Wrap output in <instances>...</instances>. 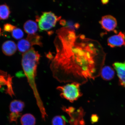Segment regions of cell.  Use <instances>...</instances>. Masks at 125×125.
<instances>
[{"instance_id":"obj_1","label":"cell","mask_w":125,"mask_h":125,"mask_svg":"<svg viewBox=\"0 0 125 125\" xmlns=\"http://www.w3.org/2000/svg\"><path fill=\"white\" fill-rule=\"evenodd\" d=\"M57 34L56 53L50 65L55 79L61 83L82 85L100 75L106 54L98 42L76 35L74 31L66 27Z\"/></svg>"},{"instance_id":"obj_2","label":"cell","mask_w":125,"mask_h":125,"mask_svg":"<svg viewBox=\"0 0 125 125\" xmlns=\"http://www.w3.org/2000/svg\"><path fill=\"white\" fill-rule=\"evenodd\" d=\"M40 58V55L38 52L32 47L23 54L21 65L28 82L33 92L37 105L41 112L42 118L45 121L46 117L48 115L37 90L35 81L37 65Z\"/></svg>"},{"instance_id":"obj_3","label":"cell","mask_w":125,"mask_h":125,"mask_svg":"<svg viewBox=\"0 0 125 125\" xmlns=\"http://www.w3.org/2000/svg\"><path fill=\"white\" fill-rule=\"evenodd\" d=\"M80 84L76 82L71 83L66 85L59 86L57 89L61 92L60 96L73 103L82 96V94L81 92Z\"/></svg>"},{"instance_id":"obj_4","label":"cell","mask_w":125,"mask_h":125,"mask_svg":"<svg viewBox=\"0 0 125 125\" xmlns=\"http://www.w3.org/2000/svg\"><path fill=\"white\" fill-rule=\"evenodd\" d=\"M61 18L52 12H43L40 17H37L36 20L40 30L46 31L54 27Z\"/></svg>"},{"instance_id":"obj_5","label":"cell","mask_w":125,"mask_h":125,"mask_svg":"<svg viewBox=\"0 0 125 125\" xmlns=\"http://www.w3.org/2000/svg\"><path fill=\"white\" fill-rule=\"evenodd\" d=\"M62 109L69 115L70 117L69 122L70 125H85L83 117L85 112L82 107L76 110L72 107L67 108L63 106Z\"/></svg>"},{"instance_id":"obj_6","label":"cell","mask_w":125,"mask_h":125,"mask_svg":"<svg viewBox=\"0 0 125 125\" xmlns=\"http://www.w3.org/2000/svg\"><path fill=\"white\" fill-rule=\"evenodd\" d=\"M100 23L103 29L108 32L115 30L117 25L116 18L110 15L103 17Z\"/></svg>"},{"instance_id":"obj_7","label":"cell","mask_w":125,"mask_h":125,"mask_svg":"<svg viewBox=\"0 0 125 125\" xmlns=\"http://www.w3.org/2000/svg\"><path fill=\"white\" fill-rule=\"evenodd\" d=\"M107 42L108 45L111 48L125 46V31H120L116 35L109 37Z\"/></svg>"},{"instance_id":"obj_8","label":"cell","mask_w":125,"mask_h":125,"mask_svg":"<svg viewBox=\"0 0 125 125\" xmlns=\"http://www.w3.org/2000/svg\"><path fill=\"white\" fill-rule=\"evenodd\" d=\"M113 66L116 72L120 85L125 88V61L123 62H115Z\"/></svg>"},{"instance_id":"obj_9","label":"cell","mask_w":125,"mask_h":125,"mask_svg":"<svg viewBox=\"0 0 125 125\" xmlns=\"http://www.w3.org/2000/svg\"><path fill=\"white\" fill-rule=\"evenodd\" d=\"M2 49L3 53L5 55L11 56L14 54L17 51V45L12 41H7L3 43Z\"/></svg>"},{"instance_id":"obj_10","label":"cell","mask_w":125,"mask_h":125,"mask_svg":"<svg viewBox=\"0 0 125 125\" xmlns=\"http://www.w3.org/2000/svg\"><path fill=\"white\" fill-rule=\"evenodd\" d=\"M38 27L37 23L31 20H28L23 25L24 31L28 35L35 34L38 31Z\"/></svg>"},{"instance_id":"obj_11","label":"cell","mask_w":125,"mask_h":125,"mask_svg":"<svg viewBox=\"0 0 125 125\" xmlns=\"http://www.w3.org/2000/svg\"><path fill=\"white\" fill-rule=\"evenodd\" d=\"M115 74V71L113 69L109 66L103 67L100 73L102 79L107 81H110L113 79Z\"/></svg>"},{"instance_id":"obj_12","label":"cell","mask_w":125,"mask_h":125,"mask_svg":"<svg viewBox=\"0 0 125 125\" xmlns=\"http://www.w3.org/2000/svg\"><path fill=\"white\" fill-rule=\"evenodd\" d=\"M25 107L23 102L18 100H14L10 103L9 109L11 112H20L22 111Z\"/></svg>"},{"instance_id":"obj_13","label":"cell","mask_w":125,"mask_h":125,"mask_svg":"<svg viewBox=\"0 0 125 125\" xmlns=\"http://www.w3.org/2000/svg\"><path fill=\"white\" fill-rule=\"evenodd\" d=\"M32 45L29 41L26 39H22L18 42L17 48L20 52L24 53L32 48Z\"/></svg>"},{"instance_id":"obj_14","label":"cell","mask_w":125,"mask_h":125,"mask_svg":"<svg viewBox=\"0 0 125 125\" xmlns=\"http://www.w3.org/2000/svg\"><path fill=\"white\" fill-rule=\"evenodd\" d=\"M20 122L22 125H35L36 120L32 114H26L21 117Z\"/></svg>"},{"instance_id":"obj_15","label":"cell","mask_w":125,"mask_h":125,"mask_svg":"<svg viewBox=\"0 0 125 125\" xmlns=\"http://www.w3.org/2000/svg\"><path fill=\"white\" fill-rule=\"evenodd\" d=\"M26 39L29 41L32 46L34 45H38L40 46H42V37L37 34L28 35Z\"/></svg>"},{"instance_id":"obj_16","label":"cell","mask_w":125,"mask_h":125,"mask_svg":"<svg viewBox=\"0 0 125 125\" xmlns=\"http://www.w3.org/2000/svg\"><path fill=\"white\" fill-rule=\"evenodd\" d=\"M10 13V9L7 4H4L0 5V19L2 20L7 19Z\"/></svg>"},{"instance_id":"obj_17","label":"cell","mask_w":125,"mask_h":125,"mask_svg":"<svg viewBox=\"0 0 125 125\" xmlns=\"http://www.w3.org/2000/svg\"><path fill=\"white\" fill-rule=\"evenodd\" d=\"M66 120L63 116L57 115L55 116L52 121V125H65Z\"/></svg>"},{"instance_id":"obj_18","label":"cell","mask_w":125,"mask_h":125,"mask_svg":"<svg viewBox=\"0 0 125 125\" xmlns=\"http://www.w3.org/2000/svg\"><path fill=\"white\" fill-rule=\"evenodd\" d=\"M12 35L13 38L16 40H20L24 36V33L20 28H16L12 32Z\"/></svg>"},{"instance_id":"obj_19","label":"cell","mask_w":125,"mask_h":125,"mask_svg":"<svg viewBox=\"0 0 125 125\" xmlns=\"http://www.w3.org/2000/svg\"><path fill=\"white\" fill-rule=\"evenodd\" d=\"M21 113L20 112H11L9 115V121L10 123L15 122L17 123L18 118L21 116Z\"/></svg>"},{"instance_id":"obj_20","label":"cell","mask_w":125,"mask_h":125,"mask_svg":"<svg viewBox=\"0 0 125 125\" xmlns=\"http://www.w3.org/2000/svg\"><path fill=\"white\" fill-rule=\"evenodd\" d=\"M16 28V26L9 23H6L4 26V31L9 32H12Z\"/></svg>"},{"instance_id":"obj_21","label":"cell","mask_w":125,"mask_h":125,"mask_svg":"<svg viewBox=\"0 0 125 125\" xmlns=\"http://www.w3.org/2000/svg\"><path fill=\"white\" fill-rule=\"evenodd\" d=\"M99 119V117H98L97 115L93 114L92 115L91 118V121L92 123H94L97 122Z\"/></svg>"},{"instance_id":"obj_22","label":"cell","mask_w":125,"mask_h":125,"mask_svg":"<svg viewBox=\"0 0 125 125\" xmlns=\"http://www.w3.org/2000/svg\"><path fill=\"white\" fill-rule=\"evenodd\" d=\"M103 4H106L109 2V0H101Z\"/></svg>"},{"instance_id":"obj_23","label":"cell","mask_w":125,"mask_h":125,"mask_svg":"<svg viewBox=\"0 0 125 125\" xmlns=\"http://www.w3.org/2000/svg\"><path fill=\"white\" fill-rule=\"evenodd\" d=\"M1 28H0V34H1Z\"/></svg>"}]
</instances>
